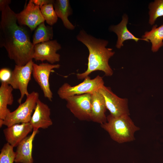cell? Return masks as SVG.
I'll list each match as a JSON object with an SVG mask.
<instances>
[{
    "mask_svg": "<svg viewBox=\"0 0 163 163\" xmlns=\"http://www.w3.org/2000/svg\"><path fill=\"white\" fill-rule=\"evenodd\" d=\"M10 0L0 1V46L16 65L23 66L33 59L34 45L26 30L18 24L15 13L9 6Z\"/></svg>",
    "mask_w": 163,
    "mask_h": 163,
    "instance_id": "obj_1",
    "label": "cell"
},
{
    "mask_svg": "<svg viewBox=\"0 0 163 163\" xmlns=\"http://www.w3.org/2000/svg\"><path fill=\"white\" fill-rule=\"evenodd\" d=\"M76 38L87 47L89 53L87 69L82 73L77 74V78L83 79L96 71L104 72L106 76H111L113 72L108 62L115 53L112 49L106 47L108 41L95 38L82 30L79 31Z\"/></svg>",
    "mask_w": 163,
    "mask_h": 163,
    "instance_id": "obj_2",
    "label": "cell"
},
{
    "mask_svg": "<svg viewBox=\"0 0 163 163\" xmlns=\"http://www.w3.org/2000/svg\"><path fill=\"white\" fill-rule=\"evenodd\" d=\"M101 126L113 140L120 143L134 140V133L140 129L129 115L114 117L110 114L107 117V122Z\"/></svg>",
    "mask_w": 163,
    "mask_h": 163,
    "instance_id": "obj_3",
    "label": "cell"
},
{
    "mask_svg": "<svg viewBox=\"0 0 163 163\" xmlns=\"http://www.w3.org/2000/svg\"><path fill=\"white\" fill-rule=\"evenodd\" d=\"M26 97L25 101L20 104L15 110L8 112L3 121V125L9 127L16 124L30 122L39 99V94L37 92L34 91Z\"/></svg>",
    "mask_w": 163,
    "mask_h": 163,
    "instance_id": "obj_4",
    "label": "cell"
},
{
    "mask_svg": "<svg viewBox=\"0 0 163 163\" xmlns=\"http://www.w3.org/2000/svg\"><path fill=\"white\" fill-rule=\"evenodd\" d=\"M84 79L82 82L73 86L67 83L63 84L57 91L59 97L66 100L75 95L87 93L91 94L98 90L104 85V80L99 75L92 79L88 76Z\"/></svg>",
    "mask_w": 163,
    "mask_h": 163,
    "instance_id": "obj_5",
    "label": "cell"
},
{
    "mask_svg": "<svg viewBox=\"0 0 163 163\" xmlns=\"http://www.w3.org/2000/svg\"><path fill=\"white\" fill-rule=\"evenodd\" d=\"M34 63L32 59L23 66L15 65L12 71L11 78L7 83L13 89L19 90L21 96L18 101L20 104L24 96H27L29 94L27 87L31 80Z\"/></svg>",
    "mask_w": 163,
    "mask_h": 163,
    "instance_id": "obj_6",
    "label": "cell"
},
{
    "mask_svg": "<svg viewBox=\"0 0 163 163\" xmlns=\"http://www.w3.org/2000/svg\"><path fill=\"white\" fill-rule=\"evenodd\" d=\"M66 107L78 120H91V94L75 95L65 100Z\"/></svg>",
    "mask_w": 163,
    "mask_h": 163,
    "instance_id": "obj_7",
    "label": "cell"
},
{
    "mask_svg": "<svg viewBox=\"0 0 163 163\" xmlns=\"http://www.w3.org/2000/svg\"><path fill=\"white\" fill-rule=\"evenodd\" d=\"M60 66L58 64L48 63L33 64L32 73L33 78L40 86L44 96L50 101H52L53 94L49 82L50 75L54 69H59Z\"/></svg>",
    "mask_w": 163,
    "mask_h": 163,
    "instance_id": "obj_8",
    "label": "cell"
},
{
    "mask_svg": "<svg viewBox=\"0 0 163 163\" xmlns=\"http://www.w3.org/2000/svg\"><path fill=\"white\" fill-rule=\"evenodd\" d=\"M99 91L103 96L107 109L111 115L118 117L129 115L127 98L119 97L112 92L110 88L104 85Z\"/></svg>",
    "mask_w": 163,
    "mask_h": 163,
    "instance_id": "obj_9",
    "label": "cell"
},
{
    "mask_svg": "<svg viewBox=\"0 0 163 163\" xmlns=\"http://www.w3.org/2000/svg\"><path fill=\"white\" fill-rule=\"evenodd\" d=\"M61 48L56 40L37 44L34 45L32 59L43 62L46 60L51 64L59 62L60 55L57 52Z\"/></svg>",
    "mask_w": 163,
    "mask_h": 163,
    "instance_id": "obj_10",
    "label": "cell"
},
{
    "mask_svg": "<svg viewBox=\"0 0 163 163\" xmlns=\"http://www.w3.org/2000/svg\"><path fill=\"white\" fill-rule=\"evenodd\" d=\"M16 16L19 25L27 26L31 31L34 30L45 21L40 6L34 4L33 0H29L24 9L16 14Z\"/></svg>",
    "mask_w": 163,
    "mask_h": 163,
    "instance_id": "obj_11",
    "label": "cell"
},
{
    "mask_svg": "<svg viewBox=\"0 0 163 163\" xmlns=\"http://www.w3.org/2000/svg\"><path fill=\"white\" fill-rule=\"evenodd\" d=\"M50 113L49 106L39 99L29 122L33 131L38 130L40 128L46 129L52 125Z\"/></svg>",
    "mask_w": 163,
    "mask_h": 163,
    "instance_id": "obj_12",
    "label": "cell"
},
{
    "mask_svg": "<svg viewBox=\"0 0 163 163\" xmlns=\"http://www.w3.org/2000/svg\"><path fill=\"white\" fill-rule=\"evenodd\" d=\"M33 131V128L30 123L16 124L3 130V133L7 142L13 147L19 143Z\"/></svg>",
    "mask_w": 163,
    "mask_h": 163,
    "instance_id": "obj_13",
    "label": "cell"
},
{
    "mask_svg": "<svg viewBox=\"0 0 163 163\" xmlns=\"http://www.w3.org/2000/svg\"><path fill=\"white\" fill-rule=\"evenodd\" d=\"M104 97L99 90L91 94V120L102 124L107 121Z\"/></svg>",
    "mask_w": 163,
    "mask_h": 163,
    "instance_id": "obj_14",
    "label": "cell"
},
{
    "mask_svg": "<svg viewBox=\"0 0 163 163\" xmlns=\"http://www.w3.org/2000/svg\"><path fill=\"white\" fill-rule=\"evenodd\" d=\"M38 130L33 131L30 135L22 140L17 146L14 161L19 163H33L32 156L33 142Z\"/></svg>",
    "mask_w": 163,
    "mask_h": 163,
    "instance_id": "obj_15",
    "label": "cell"
},
{
    "mask_svg": "<svg viewBox=\"0 0 163 163\" xmlns=\"http://www.w3.org/2000/svg\"><path fill=\"white\" fill-rule=\"evenodd\" d=\"M128 21L127 16L126 14H124L120 23L110 27V30L115 33L117 36V40L116 44L117 48H121L123 46L124 41L127 40H133L136 42L139 40H144L148 42L149 41L146 39L137 38L130 32L127 27Z\"/></svg>",
    "mask_w": 163,
    "mask_h": 163,
    "instance_id": "obj_16",
    "label": "cell"
},
{
    "mask_svg": "<svg viewBox=\"0 0 163 163\" xmlns=\"http://www.w3.org/2000/svg\"><path fill=\"white\" fill-rule=\"evenodd\" d=\"M13 88L7 83L1 82L0 87V127L3 125V121L10 110L8 105H11L14 101L12 93Z\"/></svg>",
    "mask_w": 163,
    "mask_h": 163,
    "instance_id": "obj_17",
    "label": "cell"
},
{
    "mask_svg": "<svg viewBox=\"0 0 163 163\" xmlns=\"http://www.w3.org/2000/svg\"><path fill=\"white\" fill-rule=\"evenodd\" d=\"M53 6L54 10L58 17L61 19L64 27L68 29L73 30L75 28V26L68 19V17L72 13L69 1L54 0Z\"/></svg>",
    "mask_w": 163,
    "mask_h": 163,
    "instance_id": "obj_18",
    "label": "cell"
},
{
    "mask_svg": "<svg viewBox=\"0 0 163 163\" xmlns=\"http://www.w3.org/2000/svg\"><path fill=\"white\" fill-rule=\"evenodd\" d=\"M154 25L151 30L146 32L142 36L143 38L150 40L152 43V50L157 51L163 45V24L158 27Z\"/></svg>",
    "mask_w": 163,
    "mask_h": 163,
    "instance_id": "obj_19",
    "label": "cell"
},
{
    "mask_svg": "<svg viewBox=\"0 0 163 163\" xmlns=\"http://www.w3.org/2000/svg\"><path fill=\"white\" fill-rule=\"evenodd\" d=\"M53 28L52 26H46L43 22L36 28L33 36L32 43L34 45L39 43L47 42L52 39Z\"/></svg>",
    "mask_w": 163,
    "mask_h": 163,
    "instance_id": "obj_20",
    "label": "cell"
},
{
    "mask_svg": "<svg viewBox=\"0 0 163 163\" xmlns=\"http://www.w3.org/2000/svg\"><path fill=\"white\" fill-rule=\"evenodd\" d=\"M149 24H154L157 18L163 16V0H155L149 5Z\"/></svg>",
    "mask_w": 163,
    "mask_h": 163,
    "instance_id": "obj_21",
    "label": "cell"
},
{
    "mask_svg": "<svg viewBox=\"0 0 163 163\" xmlns=\"http://www.w3.org/2000/svg\"><path fill=\"white\" fill-rule=\"evenodd\" d=\"M40 7L42 14L48 24L52 26L56 23L58 17L54 10L53 4H50Z\"/></svg>",
    "mask_w": 163,
    "mask_h": 163,
    "instance_id": "obj_22",
    "label": "cell"
},
{
    "mask_svg": "<svg viewBox=\"0 0 163 163\" xmlns=\"http://www.w3.org/2000/svg\"><path fill=\"white\" fill-rule=\"evenodd\" d=\"M13 147L7 143L1 150L0 163H13L16 156Z\"/></svg>",
    "mask_w": 163,
    "mask_h": 163,
    "instance_id": "obj_23",
    "label": "cell"
},
{
    "mask_svg": "<svg viewBox=\"0 0 163 163\" xmlns=\"http://www.w3.org/2000/svg\"><path fill=\"white\" fill-rule=\"evenodd\" d=\"M12 71L8 68H3L0 70V80L1 82L8 83L12 75Z\"/></svg>",
    "mask_w": 163,
    "mask_h": 163,
    "instance_id": "obj_24",
    "label": "cell"
},
{
    "mask_svg": "<svg viewBox=\"0 0 163 163\" xmlns=\"http://www.w3.org/2000/svg\"><path fill=\"white\" fill-rule=\"evenodd\" d=\"M34 3L40 7L50 4H54V0H33Z\"/></svg>",
    "mask_w": 163,
    "mask_h": 163,
    "instance_id": "obj_25",
    "label": "cell"
}]
</instances>
